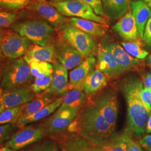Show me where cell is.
Wrapping results in <instances>:
<instances>
[{"label":"cell","instance_id":"obj_1","mask_svg":"<svg viewBox=\"0 0 151 151\" xmlns=\"http://www.w3.org/2000/svg\"><path fill=\"white\" fill-rule=\"evenodd\" d=\"M67 130L93 144L108 139L115 133L93 102L86 104L81 109Z\"/></svg>","mask_w":151,"mask_h":151},{"label":"cell","instance_id":"obj_2","mask_svg":"<svg viewBox=\"0 0 151 151\" xmlns=\"http://www.w3.org/2000/svg\"><path fill=\"white\" fill-rule=\"evenodd\" d=\"M120 88L127 104V128L135 135H142L146 132L147 122L151 113L141 96L143 83L138 78L130 77L121 82Z\"/></svg>","mask_w":151,"mask_h":151},{"label":"cell","instance_id":"obj_3","mask_svg":"<svg viewBox=\"0 0 151 151\" xmlns=\"http://www.w3.org/2000/svg\"><path fill=\"white\" fill-rule=\"evenodd\" d=\"M15 32L34 43L45 46L53 42L55 30L45 21L31 20L12 25Z\"/></svg>","mask_w":151,"mask_h":151},{"label":"cell","instance_id":"obj_4","mask_svg":"<svg viewBox=\"0 0 151 151\" xmlns=\"http://www.w3.org/2000/svg\"><path fill=\"white\" fill-rule=\"evenodd\" d=\"M1 86L3 90L24 85L32 79L29 65L20 58L7 62L1 70Z\"/></svg>","mask_w":151,"mask_h":151},{"label":"cell","instance_id":"obj_5","mask_svg":"<svg viewBox=\"0 0 151 151\" xmlns=\"http://www.w3.org/2000/svg\"><path fill=\"white\" fill-rule=\"evenodd\" d=\"M62 15L90 20L108 26L106 20L98 16L91 7L80 0H68L50 3Z\"/></svg>","mask_w":151,"mask_h":151},{"label":"cell","instance_id":"obj_6","mask_svg":"<svg viewBox=\"0 0 151 151\" xmlns=\"http://www.w3.org/2000/svg\"><path fill=\"white\" fill-rule=\"evenodd\" d=\"M60 36L76 49L84 57L88 56L95 48L93 38L86 32L70 24L60 27Z\"/></svg>","mask_w":151,"mask_h":151},{"label":"cell","instance_id":"obj_7","mask_svg":"<svg viewBox=\"0 0 151 151\" xmlns=\"http://www.w3.org/2000/svg\"><path fill=\"white\" fill-rule=\"evenodd\" d=\"M97 106L110 125L115 130L119 111L118 99L116 92L108 89L101 92L94 100Z\"/></svg>","mask_w":151,"mask_h":151},{"label":"cell","instance_id":"obj_8","mask_svg":"<svg viewBox=\"0 0 151 151\" xmlns=\"http://www.w3.org/2000/svg\"><path fill=\"white\" fill-rule=\"evenodd\" d=\"M29 45V40L14 30H4L1 48L5 57L10 59L19 58L25 54Z\"/></svg>","mask_w":151,"mask_h":151},{"label":"cell","instance_id":"obj_9","mask_svg":"<svg viewBox=\"0 0 151 151\" xmlns=\"http://www.w3.org/2000/svg\"><path fill=\"white\" fill-rule=\"evenodd\" d=\"M80 109L74 108H60L49 118L42 128L44 133L57 134L67 129L75 119Z\"/></svg>","mask_w":151,"mask_h":151},{"label":"cell","instance_id":"obj_10","mask_svg":"<svg viewBox=\"0 0 151 151\" xmlns=\"http://www.w3.org/2000/svg\"><path fill=\"white\" fill-rule=\"evenodd\" d=\"M56 59L67 70H71L85 60V57L60 36L54 42Z\"/></svg>","mask_w":151,"mask_h":151},{"label":"cell","instance_id":"obj_11","mask_svg":"<svg viewBox=\"0 0 151 151\" xmlns=\"http://www.w3.org/2000/svg\"><path fill=\"white\" fill-rule=\"evenodd\" d=\"M45 135L42 128L32 126L23 127L11 136L6 146L14 150H18L41 139Z\"/></svg>","mask_w":151,"mask_h":151},{"label":"cell","instance_id":"obj_12","mask_svg":"<svg viewBox=\"0 0 151 151\" xmlns=\"http://www.w3.org/2000/svg\"><path fill=\"white\" fill-rule=\"evenodd\" d=\"M35 97L31 87L22 85L3 90L1 100L5 108H14L29 103Z\"/></svg>","mask_w":151,"mask_h":151},{"label":"cell","instance_id":"obj_13","mask_svg":"<svg viewBox=\"0 0 151 151\" xmlns=\"http://www.w3.org/2000/svg\"><path fill=\"white\" fill-rule=\"evenodd\" d=\"M27 6V9L36 12L52 27L60 29L65 24V17L54 7L45 2L35 1Z\"/></svg>","mask_w":151,"mask_h":151},{"label":"cell","instance_id":"obj_14","mask_svg":"<svg viewBox=\"0 0 151 151\" xmlns=\"http://www.w3.org/2000/svg\"><path fill=\"white\" fill-rule=\"evenodd\" d=\"M104 45L113 55L118 65L120 74L135 69L142 64L140 60L131 56L119 44L110 42Z\"/></svg>","mask_w":151,"mask_h":151},{"label":"cell","instance_id":"obj_15","mask_svg":"<svg viewBox=\"0 0 151 151\" xmlns=\"http://www.w3.org/2000/svg\"><path fill=\"white\" fill-rule=\"evenodd\" d=\"M97 68L110 79H113L120 74L118 65L111 52L104 44H100L97 50Z\"/></svg>","mask_w":151,"mask_h":151},{"label":"cell","instance_id":"obj_16","mask_svg":"<svg viewBox=\"0 0 151 151\" xmlns=\"http://www.w3.org/2000/svg\"><path fill=\"white\" fill-rule=\"evenodd\" d=\"M24 59L28 64L31 62H47L54 63L57 59L54 44L52 42L42 46L34 43L28 47Z\"/></svg>","mask_w":151,"mask_h":151},{"label":"cell","instance_id":"obj_17","mask_svg":"<svg viewBox=\"0 0 151 151\" xmlns=\"http://www.w3.org/2000/svg\"><path fill=\"white\" fill-rule=\"evenodd\" d=\"M68 70L59 62H55L53 65V72L50 86L44 93L54 95L65 94L69 90Z\"/></svg>","mask_w":151,"mask_h":151},{"label":"cell","instance_id":"obj_18","mask_svg":"<svg viewBox=\"0 0 151 151\" xmlns=\"http://www.w3.org/2000/svg\"><path fill=\"white\" fill-rule=\"evenodd\" d=\"M96 64V59L93 55L88 57L81 65L70 71L69 76V90L79 89L83 90V82Z\"/></svg>","mask_w":151,"mask_h":151},{"label":"cell","instance_id":"obj_19","mask_svg":"<svg viewBox=\"0 0 151 151\" xmlns=\"http://www.w3.org/2000/svg\"><path fill=\"white\" fill-rule=\"evenodd\" d=\"M119 36L127 42L137 40L139 37L135 20L132 11L127 12L113 27Z\"/></svg>","mask_w":151,"mask_h":151},{"label":"cell","instance_id":"obj_20","mask_svg":"<svg viewBox=\"0 0 151 151\" xmlns=\"http://www.w3.org/2000/svg\"><path fill=\"white\" fill-rule=\"evenodd\" d=\"M60 144L66 151H101L91 142L72 133L63 136Z\"/></svg>","mask_w":151,"mask_h":151},{"label":"cell","instance_id":"obj_21","mask_svg":"<svg viewBox=\"0 0 151 151\" xmlns=\"http://www.w3.org/2000/svg\"><path fill=\"white\" fill-rule=\"evenodd\" d=\"M108 78L106 75L98 68L92 70L84 81L83 90L87 95H93L107 85Z\"/></svg>","mask_w":151,"mask_h":151},{"label":"cell","instance_id":"obj_22","mask_svg":"<svg viewBox=\"0 0 151 151\" xmlns=\"http://www.w3.org/2000/svg\"><path fill=\"white\" fill-rule=\"evenodd\" d=\"M69 21L70 25L94 38L103 37L108 30L107 26L90 20L72 17Z\"/></svg>","mask_w":151,"mask_h":151},{"label":"cell","instance_id":"obj_23","mask_svg":"<svg viewBox=\"0 0 151 151\" xmlns=\"http://www.w3.org/2000/svg\"><path fill=\"white\" fill-rule=\"evenodd\" d=\"M130 132L127 128L122 133H114L108 139L94 145L101 151H127V142Z\"/></svg>","mask_w":151,"mask_h":151},{"label":"cell","instance_id":"obj_24","mask_svg":"<svg viewBox=\"0 0 151 151\" xmlns=\"http://www.w3.org/2000/svg\"><path fill=\"white\" fill-rule=\"evenodd\" d=\"M105 17L114 21L120 19L129 9L130 0H101Z\"/></svg>","mask_w":151,"mask_h":151},{"label":"cell","instance_id":"obj_25","mask_svg":"<svg viewBox=\"0 0 151 151\" xmlns=\"http://www.w3.org/2000/svg\"><path fill=\"white\" fill-rule=\"evenodd\" d=\"M131 9L139 37L143 39L146 23L151 16V9L143 0H137L132 2Z\"/></svg>","mask_w":151,"mask_h":151},{"label":"cell","instance_id":"obj_26","mask_svg":"<svg viewBox=\"0 0 151 151\" xmlns=\"http://www.w3.org/2000/svg\"><path fill=\"white\" fill-rule=\"evenodd\" d=\"M63 101V97H59L55 99L52 103L47 105L46 106L41 109L40 110L36 111L27 117L19 119L16 125L19 128H22L25 126L27 124L32 123L43 119L54 112V111L60 107Z\"/></svg>","mask_w":151,"mask_h":151},{"label":"cell","instance_id":"obj_27","mask_svg":"<svg viewBox=\"0 0 151 151\" xmlns=\"http://www.w3.org/2000/svg\"><path fill=\"white\" fill-rule=\"evenodd\" d=\"M88 100V96L85 92L79 89H72L65 92L63 101L60 108H74L81 110Z\"/></svg>","mask_w":151,"mask_h":151},{"label":"cell","instance_id":"obj_28","mask_svg":"<svg viewBox=\"0 0 151 151\" xmlns=\"http://www.w3.org/2000/svg\"><path fill=\"white\" fill-rule=\"evenodd\" d=\"M54 96L44 92L38 95L31 101L25 104L24 109L19 119L24 118L52 103L55 100Z\"/></svg>","mask_w":151,"mask_h":151},{"label":"cell","instance_id":"obj_29","mask_svg":"<svg viewBox=\"0 0 151 151\" xmlns=\"http://www.w3.org/2000/svg\"><path fill=\"white\" fill-rule=\"evenodd\" d=\"M25 104L14 108H5L0 113V124L16 123L24 109Z\"/></svg>","mask_w":151,"mask_h":151},{"label":"cell","instance_id":"obj_30","mask_svg":"<svg viewBox=\"0 0 151 151\" xmlns=\"http://www.w3.org/2000/svg\"><path fill=\"white\" fill-rule=\"evenodd\" d=\"M30 72L33 77L40 78L52 75L53 65L47 62H31L29 63Z\"/></svg>","mask_w":151,"mask_h":151},{"label":"cell","instance_id":"obj_31","mask_svg":"<svg viewBox=\"0 0 151 151\" xmlns=\"http://www.w3.org/2000/svg\"><path fill=\"white\" fill-rule=\"evenodd\" d=\"M121 45L128 54L135 58L144 60L148 54V52L142 48L140 42L138 41L122 42Z\"/></svg>","mask_w":151,"mask_h":151},{"label":"cell","instance_id":"obj_32","mask_svg":"<svg viewBox=\"0 0 151 151\" xmlns=\"http://www.w3.org/2000/svg\"><path fill=\"white\" fill-rule=\"evenodd\" d=\"M52 80V75L45 76L40 78H36L31 85L32 91L35 94L45 91L50 86Z\"/></svg>","mask_w":151,"mask_h":151},{"label":"cell","instance_id":"obj_33","mask_svg":"<svg viewBox=\"0 0 151 151\" xmlns=\"http://www.w3.org/2000/svg\"><path fill=\"white\" fill-rule=\"evenodd\" d=\"M31 0H0V6L8 9L17 10L30 4Z\"/></svg>","mask_w":151,"mask_h":151},{"label":"cell","instance_id":"obj_34","mask_svg":"<svg viewBox=\"0 0 151 151\" xmlns=\"http://www.w3.org/2000/svg\"><path fill=\"white\" fill-rule=\"evenodd\" d=\"M28 151H58V147L54 140H46L32 146Z\"/></svg>","mask_w":151,"mask_h":151},{"label":"cell","instance_id":"obj_35","mask_svg":"<svg viewBox=\"0 0 151 151\" xmlns=\"http://www.w3.org/2000/svg\"><path fill=\"white\" fill-rule=\"evenodd\" d=\"M16 19V14L13 12L0 11V28L12 25Z\"/></svg>","mask_w":151,"mask_h":151},{"label":"cell","instance_id":"obj_36","mask_svg":"<svg viewBox=\"0 0 151 151\" xmlns=\"http://www.w3.org/2000/svg\"><path fill=\"white\" fill-rule=\"evenodd\" d=\"M14 130L15 127L12 124H0V144L9 140Z\"/></svg>","mask_w":151,"mask_h":151},{"label":"cell","instance_id":"obj_37","mask_svg":"<svg viewBox=\"0 0 151 151\" xmlns=\"http://www.w3.org/2000/svg\"><path fill=\"white\" fill-rule=\"evenodd\" d=\"M90 6L94 12L98 15L101 17H105V13L103 10L101 0H80Z\"/></svg>","mask_w":151,"mask_h":151},{"label":"cell","instance_id":"obj_38","mask_svg":"<svg viewBox=\"0 0 151 151\" xmlns=\"http://www.w3.org/2000/svg\"><path fill=\"white\" fill-rule=\"evenodd\" d=\"M142 39L147 46L151 48V16L146 23Z\"/></svg>","mask_w":151,"mask_h":151},{"label":"cell","instance_id":"obj_39","mask_svg":"<svg viewBox=\"0 0 151 151\" xmlns=\"http://www.w3.org/2000/svg\"><path fill=\"white\" fill-rule=\"evenodd\" d=\"M131 134L130 132L127 138V151H143L140 144L132 139Z\"/></svg>","mask_w":151,"mask_h":151},{"label":"cell","instance_id":"obj_40","mask_svg":"<svg viewBox=\"0 0 151 151\" xmlns=\"http://www.w3.org/2000/svg\"><path fill=\"white\" fill-rule=\"evenodd\" d=\"M141 96L147 107L151 111V88H143L141 91Z\"/></svg>","mask_w":151,"mask_h":151},{"label":"cell","instance_id":"obj_41","mask_svg":"<svg viewBox=\"0 0 151 151\" xmlns=\"http://www.w3.org/2000/svg\"><path fill=\"white\" fill-rule=\"evenodd\" d=\"M139 143L146 151H151V134L145 136L139 140Z\"/></svg>","mask_w":151,"mask_h":151},{"label":"cell","instance_id":"obj_42","mask_svg":"<svg viewBox=\"0 0 151 151\" xmlns=\"http://www.w3.org/2000/svg\"><path fill=\"white\" fill-rule=\"evenodd\" d=\"M143 83L145 88H151V71L147 72L146 75L145 76Z\"/></svg>","mask_w":151,"mask_h":151},{"label":"cell","instance_id":"obj_43","mask_svg":"<svg viewBox=\"0 0 151 151\" xmlns=\"http://www.w3.org/2000/svg\"><path fill=\"white\" fill-rule=\"evenodd\" d=\"M146 131L147 133H151V113L149 115L148 119L147 122Z\"/></svg>","mask_w":151,"mask_h":151},{"label":"cell","instance_id":"obj_44","mask_svg":"<svg viewBox=\"0 0 151 151\" xmlns=\"http://www.w3.org/2000/svg\"><path fill=\"white\" fill-rule=\"evenodd\" d=\"M3 33H4V30L0 29V62L4 59V54L2 52V50H1V43L2 36H3Z\"/></svg>","mask_w":151,"mask_h":151},{"label":"cell","instance_id":"obj_45","mask_svg":"<svg viewBox=\"0 0 151 151\" xmlns=\"http://www.w3.org/2000/svg\"><path fill=\"white\" fill-rule=\"evenodd\" d=\"M2 93H3V89L2 88L0 90V113H1L5 109V107L4 104H3L2 100H1V96H2Z\"/></svg>","mask_w":151,"mask_h":151},{"label":"cell","instance_id":"obj_46","mask_svg":"<svg viewBox=\"0 0 151 151\" xmlns=\"http://www.w3.org/2000/svg\"><path fill=\"white\" fill-rule=\"evenodd\" d=\"M146 62H147V64L148 65V66L151 68V54L149 55V56L148 57L147 60H146Z\"/></svg>","mask_w":151,"mask_h":151},{"label":"cell","instance_id":"obj_47","mask_svg":"<svg viewBox=\"0 0 151 151\" xmlns=\"http://www.w3.org/2000/svg\"><path fill=\"white\" fill-rule=\"evenodd\" d=\"M0 151H15V150H14L11 149L10 148L6 146L5 147L0 148Z\"/></svg>","mask_w":151,"mask_h":151},{"label":"cell","instance_id":"obj_48","mask_svg":"<svg viewBox=\"0 0 151 151\" xmlns=\"http://www.w3.org/2000/svg\"><path fill=\"white\" fill-rule=\"evenodd\" d=\"M151 10V0H143Z\"/></svg>","mask_w":151,"mask_h":151},{"label":"cell","instance_id":"obj_49","mask_svg":"<svg viewBox=\"0 0 151 151\" xmlns=\"http://www.w3.org/2000/svg\"><path fill=\"white\" fill-rule=\"evenodd\" d=\"M1 78H2V74H1V71L0 70V90L2 89L1 86Z\"/></svg>","mask_w":151,"mask_h":151},{"label":"cell","instance_id":"obj_50","mask_svg":"<svg viewBox=\"0 0 151 151\" xmlns=\"http://www.w3.org/2000/svg\"><path fill=\"white\" fill-rule=\"evenodd\" d=\"M54 2H57V1H68V0H53Z\"/></svg>","mask_w":151,"mask_h":151},{"label":"cell","instance_id":"obj_51","mask_svg":"<svg viewBox=\"0 0 151 151\" xmlns=\"http://www.w3.org/2000/svg\"><path fill=\"white\" fill-rule=\"evenodd\" d=\"M34 1H42V2H46V0H34Z\"/></svg>","mask_w":151,"mask_h":151},{"label":"cell","instance_id":"obj_52","mask_svg":"<svg viewBox=\"0 0 151 151\" xmlns=\"http://www.w3.org/2000/svg\"><path fill=\"white\" fill-rule=\"evenodd\" d=\"M62 151H65V149H63V148H62Z\"/></svg>","mask_w":151,"mask_h":151}]
</instances>
